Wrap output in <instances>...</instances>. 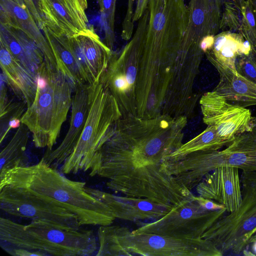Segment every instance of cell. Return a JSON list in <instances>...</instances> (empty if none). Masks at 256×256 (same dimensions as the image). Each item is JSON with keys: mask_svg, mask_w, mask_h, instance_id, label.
<instances>
[{"mask_svg": "<svg viewBox=\"0 0 256 256\" xmlns=\"http://www.w3.org/2000/svg\"><path fill=\"white\" fill-rule=\"evenodd\" d=\"M220 30L240 34L256 56V28L248 0H223Z\"/></svg>", "mask_w": 256, "mask_h": 256, "instance_id": "obj_19", "label": "cell"}, {"mask_svg": "<svg viewBox=\"0 0 256 256\" xmlns=\"http://www.w3.org/2000/svg\"><path fill=\"white\" fill-rule=\"evenodd\" d=\"M236 66L239 74L256 84V56L252 51L239 56Z\"/></svg>", "mask_w": 256, "mask_h": 256, "instance_id": "obj_28", "label": "cell"}, {"mask_svg": "<svg viewBox=\"0 0 256 256\" xmlns=\"http://www.w3.org/2000/svg\"><path fill=\"white\" fill-rule=\"evenodd\" d=\"M34 102L21 118L32 134L36 147L51 150L72 106L74 86L58 68L44 60L36 74Z\"/></svg>", "mask_w": 256, "mask_h": 256, "instance_id": "obj_4", "label": "cell"}, {"mask_svg": "<svg viewBox=\"0 0 256 256\" xmlns=\"http://www.w3.org/2000/svg\"><path fill=\"white\" fill-rule=\"evenodd\" d=\"M97 256H206L216 254L203 238H178L154 233L135 234L118 225L100 226Z\"/></svg>", "mask_w": 256, "mask_h": 256, "instance_id": "obj_5", "label": "cell"}, {"mask_svg": "<svg viewBox=\"0 0 256 256\" xmlns=\"http://www.w3.org/2000/svg\"><path fill=\"white\" fill-rule=\"evenodd\" d=\"M149 0H137L136 7L134 11L132 20L134 22L138 21L145 11L148 8Z\"/></svg>", "mask_w": 256, "mask_h": 256, "instance_id": "obj_32", "label": "cell"}, {"mask_svg": "<svg viewBox=\"0 0 256 256\" xmlns=\"http://www.w3.org/2000/svg\"><path fill=\"white\" fill-rule=\"evenodd\" d=\"M234 168L230 167L222 185L215 169L212 173L207 174L196 187L197 193L202 197L222 202L227 206L230 204V208H234L240 202L238 171Z\"/></svg>", "mask_w": 256, "mask_h": 256, "instance_id": "obj_21", "label": "cell"}, {"mask_svg": "<svg viewBox=\"0 0 256 256\" xmlns=\"http://www.w3.org/2000/svg\"><path fill=\"white\" fill-rule=\"evenodd\" d=\"M20 188L76 214L80 225L105 226L116 218L103 202L85 190L86 182L70 180L42 158L30 166H16L0 174V187Z\"/></svg>", "mask_w": 256, "mask_h": 256, "instance_id": "obj_2", "label": "cell"}, {"mask_svg": "<svg viewBox=\"0 0 256 256\" xmlns=\"http://www.w3.org/2000/svg\"><path fill=\"white\" fill-rule=\"evenodd\" d=\"M24 3L38 26L42 30L44 24V15L41 9L40 0H23Z\"/></svg>", "mask_w": 256, "mask_h": 256, "instance_id": "obj_30", "label": "cell"}, {"mask_svg": "<svg viewBox=\"0 0 256 256\" xmlns=\"http://www.w3.org/2000/svg\"><path fill=\"white\" fill-rule=\"evenodd\" d=\"M194 200L206 210H214L220 208L221 206L215 203L212 200L204 198L200 196H194Z\"/></svg>", "mask_w": 256, "mask_h": 256, "instance_id": "obj_33", "label": "cell"}, {"mask_svg": "<svg viewBox=\"0 0 256 256\" xmlns=\"http://www.w3.org/2000/svg\"><path fill=\"white\" fill-rule=\"evenodd\" d=\"M42 30L52 50L58 69L70 80L74 88L78 85L88 86L70 46L68 36L54 33L45 24Z\"/></svg>", "mask_w": 256, "mask_h": 256, "instance_id": "obj_22", "label": "cell"}, {"mask_svg": "<svg viewBox=\"0 0 256 256\" xmlns=\"http://www.w3.org/2000/svg\"><path fill=\"white\" fill-rule=\"evenodd\" d=\"M44 24L56 34L73 36L89 28L78 0H40Z\"/></svg>", "mask_w": 256, "mask_h": 256, "instance_id": "obj_15", "label": "cell"}, {"mask_svg": "<svg viewBox=\"0 0 256 256\" xmlns=\"http://www.w3.org/2000/svg\"><path fill=\"white\" fill-rule=\"evenodd\" d=\"M22 7H26L23 0H12Z\"/></svg>", "mask_w": 256, "mask_h": 256, "instance_id": "obj_37", "label": "cell"}, {"mask_svg": "<svg viewBox=\"0 0 256 256\" xmlns=\"http://www.w3.org/2000/svg\"><path fill=\"white\" fill-rule=\"evenodd\" d=\"M85 190L105 204L116 218L134 222H152L164 216L174 208L148 198L116 196L87 186Z\"/></svg>", "mask_w": 256, "mask_h": 256, "instance_id": "obj_13", "label": "cell"}, {"mask_svg": "<svg viewBox=\"0 0 256 256\" xmlns=\"http://www.w3.org/2000/svg\"><path fill=\"white\" fill-rule=\"evenodd\" d=\"M122 117L114 98L100 80L90 86V108L82 133L73 150L60 166L64 174L90 170L96 154L112 135Z\"/></svg>", "mask_w": 256, "mask_h": 256, "instance_id": "obj_7", "label": "cell"}, {"mask_svg": "<svg viewBox=\"0 0 256 256\" xmlns=\"http://www.w3.org/2000/svg\"><path fill=\"white\" fill-rule=\"evenodd\" d=\"M0 24L23 31L40 48L44 60L58 68L48 41L26 7H22L12 0H0Z\"/></svg>", "mask_w": 256, "mask_h": 256, "instance_id": "obj_16", "label": "cell"}, {"mask_svg": "<svg viewBox=\"0 0 256 256\" xmlns=\"http://www.w3.org/2000/svg\"><path fill=\"white\" fill-rule=\"evenodd\" d=\"M0 64L8 86L14 94L30 107L34 100L36 76L28 71L14 57L5 45L0 42Z\"/></svg>", "mask_w": 256, "mask_h": 256, "instance_id": "obj_17", "label": "cell"}, {"mask_svg": "<svg viewBox=\"0 0 256 256\" xmlns=\"http://www.w3.org/2000/svg\"><path fill=\"white\" fill-rule=\"evenodd\" d=\"M0 80V143L2 144L9 131V123L14 120H20L26 110V104L23 102H16L8 99L7 84L1 73Z\"/></svg>", "mask_w": 256, "mask_h": 256, "instance_id": "obj_26", "label": "cell"}, {"mask_svg": "<svg viewBox=\"0 0 256 256\" xmlns=\"http://www.w3.org/2000/svg\"><path fill=\"white\" fill-rule=\"evenodd\" d=\"M256 226V219L251 218L246 222L244 224V228L246 230H252Z\"/></svg>", "mask_w": 256, "mask_h": 256, "instance_id": "obj_34", "label": "cell"}, {"mask_svg": "<svg viewBox=\"0 0 256 256\" xmlns=\"http://www.w3.org/2000/svg\"><path fill=\"white\" fill-rule=\"evenodd\" d=\"M223 0H190L188 19L182 39L181 54L186 60L201 63L202 40L220 30Z\"/></svg>", "mask_w": 256, "mask_h": 256, "instance_id": "obj_11", "label": "cell"}, {"mask_svg": "<svg viewBox=\"0 0 256 256\" xmlns=\"http://www.w3.org/2000/svg\"><path fill=\"white\" fill-rule=\"evenodd\" d=\"M216 70L220 80L214 91L230 103L244 108L256 106V84L234 74L214 60L209 61Z\"/></svg>", "mask_w": 256, "mask_h": 256, "instance_id": "obj_18", "label": "cell"}, {"mask_svg": "<svg viewBox=\"0 0 256 256\" xmlns=\"http://www.w3.org/2000/svg\"><path fill=\"white\" fill-rule=\"evenodd\" d=\"M231 142L222 138L212 126L206 128L197 136L182 144L164 160H178L190 153L200 151L217 150L222 146Z\"/></svg>", "mask_w": 256, "mask_h": 256, "instance_id": "obj_25", "label": "cell"}, {"mask_svg": "<svg viewBox=\"0 0 256 256\" xmlns=\"http://www.w3.org/2000/svg\"><path fill=\"white\" fill-rule=\"evenodd\" d=\"M194 196L174 206L162 218L142 223L132 232L154 233L178 238H202L216 220L217 213L203 208Z\"/></svg>", "mask_w": 256, "mask_h": 256, "instance_id": "obj_10", "label": "cell"}, {"mask_svg": "<svg viewBox=\"0 0 256 256\" xmlns=\"http://www.w3.org/2000/svg\"><path fill=\"white\" fill-rule=\"evenodd\" d=\"M188 118L161 114L122 117L97 153L90 176L124 196L178 206L192 198L167 172L164 159L183 144Z\"/></svg>", "mask_w": 256, "mask_h": 256, "instance_id": "obj_1", "label": "cell"}, {"mask_svg": "<svg viewBox=\"0 0 256 256\" xmlns=\"http://www.w3.org/2000/svg\"><path fill=\"white\" fill-rule=\"evenodd\" d=\"M252 51L250 44L240 34L223 30L215 36L212 47L204 54L208 61L214 60L238 74L236 66L238 58Z\"/></svg>", "mask_w": 256, "mask_h": 256, "instance_id": "obj_20", "label": "cell"}, {"mask_svg": "<svg viewBox=\"0 0 256 256\" xmlns=\"http://www.w3.org/2000/svg\"><path fill=\"white\" fill-rule=\"evenodd\" d=\"M136 0H128V6L125 17L122 22V38L125 40L131 39L134 32V23L132 19L134 16V6Z\"/></svg>", "mask_w": 256, "mask_h": 256, "instance_id": "obj_29", "label": "cell"}, {"mask_svg": "<svg viewBox=\"0 0 256 256\" xmlns=\"http://www.w3.org/2000/svg\"><path fill=\"white\" fill-rule=\"evenodd\" d=\"M254 250H255V252H256V244H255V245H254Z\"/></svg>", "mask_w": 256, "mask_h": 256, "instance_id": "obj_38", "label": "cell"}, {"mask_svg": "<svg viewBox=\"0 0 256 256\" xmlns=\"http://www.w3.org/2000/svg\"><path fill=\"white\" fill-rule=\"evenodd\" d=\"M250 6L254 16V18L256 28V0H248Z\"/></svg>", "mask_w": 256, "mask_h": 256, "instance_id": "obj_35", "label": "cell"}, {"mask_svg": "<svg viewBox=\"0 0 256 256\" xmlns=\"http://www.w3.org/2000/svg\"><path fill=\"white\" fill-rule=\"evenodd\" d=\"M96 82L106 70L113 51L92 29L74 36Z\"/></svg>", "mask_w": 256, "mask_h": 256, "instance_id": "obj_23", "label": "cell"}, {"mask_svg": "<svg viewBox=\"0 0 256 256\" xmlns=\"http://www.w3.org/2000/svg\"><path fill=\"white\" fill-rule=\"evenodd\" d=\"M104 30V44L112 50L114 42V20L116 0H96Z\"/></svg>", "mask_w": 256, "mask_h": 256, "instance_id": "obj_27", "label": "cell"}, {"mask_svg": "<svg viewBox=\"0 0 256 256\" xmlns=\"http://www.w3.org/2000/svg\"><path fill=\"white\" fill-rule=\"evenodd\" d=\"M0 242L55 256H90L98 248L90 230L62 229L38 220L23 225L2 217Z\"/></svg>", "mask_w": 256, "mask_h": 256, "instance_id": "obj_6", "label": "cell"}, {"mask_svg": "<svg viewBox=\"0 0 256 256\" xmlns=\"http://www.w3.org/2000/svg\"><path fill=\"white\" fill-rule=\"evenodd\" d=\"M199 104L204 122L226 140L232 142L252 127L254 117L249 109L230 103L214 90L203 94Z\"/></svg>", "mask_w": 256, "mask_h": 256, "instance_id": "obj_12", "label": "cell"}, {"mask_svg": "<svg viewBox=\"0 0 256 256\" xmlns=\"http://www.w3.org/2000/svg\"><path fill=\"white\" fill-rule=\"evenodd\" d=\"M149 12L141 18L130 41L112 52L100 81L116 100L122 117L137 116L136 88L140 50L147 32Z\"/></svg>", "mask_w": 256, "mask_h": 256, "instance_id": "obj_8", "label": "cell"}, {"mask_svg": "<svg viewBox=\"0 0 256 256\" xmlns=\"http://www.w3.org/2000/svg\"><path fill=\"white\" fill-rule=\"evenodd\" d=\"M0 246L3 250L13 256H47L40 251L16 248L4 243L0 242Z\"/></svg>", "mask_w": 256, "mask_h": 256, "instance_id": "obj_31", "label": "cell"}, {"mask_svg": "<svg viewBox=\"0 0 256 256\" xmlns=\"http://www.w3.org/2000/svg\"><path fill=\"white\" fill-rule=\"evenodd\" d=\"M147 32L139 59L141 72L172 78L188 70L181 54L188 19L185 0H149Z\"/></svg>", "mask_w": 256, "mask_h": 256, "instance_id": "obj_3", "label": "cell"}, {"mask_svg": "<svg viewBox=\"0 0 256 256\" xmlns=\"http://www.w3.org/2000/svg\"><path fill=\"white\" fill-rule=\"evenodd\" d=\"M90 86L78 85L74 90L68 131L54 149L47 150L42 158L50 166H61L70 154L84 128L90 108Z\"/></svg>", "mask_w": 256, "mask_h": 256, "instance_id": "obj_14", "label": "cell"}, {"mask_svg": "<svg viewBox=\"0 0 256 256\" xmlns=\"http://www.w3.org/2000/svg\"><path fill=\"white\" fill-rule=\"evenodd\" d=\"M82 6L86 10L88 7V2L87 0H78Z\"/></svg>", "mask_w": 256, "mask_h": 256, "instance_id": "obj_36", "label": "cell"}, {"mask_svg": "<svg viewBox=\"0 0 256 256\" xmlns=\"http://www.w3.org/2000/svg\"><path fill=\"white\" fill-rule=\"evenodd\" d=\"M0 208L8 214L42 221L62 229L78 230L81 226L74 214L20 188L0 187Z\"/></svg>", "mask_w": 256, "mask_h": 256, "instance_id": "obj_9", "label": "cell"}, {"mask_svg": "<svg viewBox=\"0 0 256 256\" xmlns=\"http://www.w3.org/2000/svg\"><path fill=\"white\" fill-rule=\"evenodd\" d=\"M30 130L21 123L12 138L0 154V174L16 166H24L25 151Z\"/></svg>", "mask_w": 256, "mask_h": 256, "instance_id": "obj_24", "label": "cell"}]
</instances>
